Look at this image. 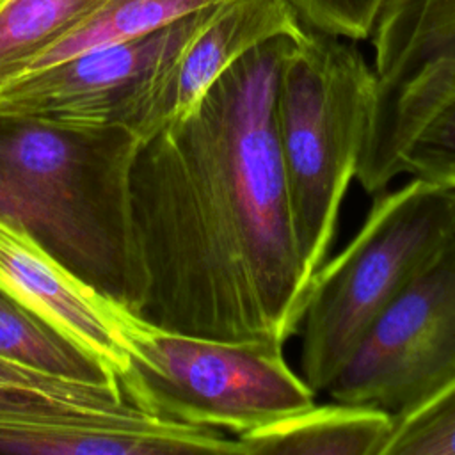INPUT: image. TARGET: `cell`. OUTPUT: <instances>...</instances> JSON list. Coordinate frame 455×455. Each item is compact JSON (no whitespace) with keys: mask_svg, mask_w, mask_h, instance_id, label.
Returning a JSON list of instances; mask_svg holds the SVG:
<instances>
[{"mask_svg":"<svg viewBox=\"0 0 455 455\" xmlns=\"http://www.w3.org/2000/svg\"><path fill=\"white\" fill-rule=\"evenodd\" d=\"M300 36L251 48L185 117L140 140L130 178L140 315L162 329L279 347L299 332L313 275L291 228L275 91Z\"/></svg>","mask_w":455,"mask_h":455,"instance_id":"obj_1","label":"cell"},{"mask_svg":"<svg viewBox=\"0 0 455 455\" xmlns=\"http://www.w3.org/2000/svg\"><path fill=\"white\" fill-rule=\"evenodd\" d=\"M140 140L124 126L0 117V217L139 315L146 283L130 178Z\"/></svg>","mask_w":455,"mask_h":455,"instance_id":"obj_2","label":"cell"},{"mask_svg":"<svg viewBox=\"0 0 455 455\" xmlns=\"http://www.w3.org/2000/svg\"><path fill=\"white\" fill-rule=\"evenodd\" d=\"M377 92L373 66L343 37L306 27L283 60L275 137L297 249L311 275L334 242Z\"/></svg>","mask_w":455,"mask_h":455,"instance_id":"obj_3","label":"cell"},{"mask_svg":"<svg viewBox=\"0 0 455 455\" xmlns=\"http://www.w3.org/2000/svg\"><path fill=\"white\" fill-rule=\"evenodd\" d=\"M455 238V185L414 178L382 190L354 235L313 274L297 336L299 373L325 393L355 347L425 265Z\"/></svg>","mask_w":455,"mask_h":455,"instance_id":"obj_4","label":"cell"},{"mask_svg":"<svg viewBox=\"0 0 455 455\" xmlns=\"http://www.w3.org/2000/svg\"><path fill=\"white\" fill-rule=\"evenodd\" d=\"M133 389L162 418L235 437L307 409L318 396L290 368L284 347L208 339L153 322L140 341Z\"/></svg>","mask_w":455,"mask_h":455,"instance_id":"obj_5","label":"cell"},{"mask_svg":"<svg viewBox=\"0 0 455 455\" xmlns=\"http://www.w3.org/2000/svg\"><path fill=\"white\" fill-rule=\"evenodd\" d=\"M220 4L0 84V117L76 130L124 126L146 139L158 128V100L172 64Z\"/></svg>","mask_w":455,"mask_h":455,"instance_id":"obj_6","label":"cell"},{"mask_svg":"<svg viewBox=\"0 0 455 455\" xmlns=\"http://www.w3.org/2000/svg\"><path fill=\"white\" fill-rule=\"evenodd\" d=\"M455 382V238L370 325L325 389L405 419Z\"/></svg>","mask_w":455,"mask_h":455,"instance_id":"obj_7","label":"cell"},{"mask_svg":"<svg viewBox=\"0 0 455 455\" xmlns=\"http://www.w3.org/2000/svg\"><path fill=\"white\" fill-rule=\"evenodd\" d=\"M0 290L119 379L135 398V361L151 322L87 283L27 229L2 217Z\"/></svg>","mask_w":455,"mask_h":455,"instance_id":"obj_8","label":"cell"},{"mask_svg":"<svg viewBox=\"0 0 455 455\" xmlns=\"http://www.w3.org/2000/svg\"><path fill=\"white\" fill-rule=\"evenodd\" d=\"M403 174L455 185V52L377 92L355 180L377 196Z\"/></svg>","mask_w":455,"mask_h":455,"instance_id":"obj_9","label":"cell"},{"mask_svg":"<svg viewBox=\"0 0 455 455\" xmlns=\"http://www.w3.org/2000/svg\"><path fill=\"white\" fill-rule=\"evenodd\" d=\"M304 30L290 0L222 2L172 64L158 100V128L185 117L206 89L251 48L270 37L300 36Z\"/></svg>","mask_w":455,"mask_h":455,"instance_id":"obj_10","label":"cell"},{"mask_svg":"<svg viewBox=\"0 0 455 455\" xmlns=\"http://www.w3.org/2000/svg\"><path fill=\"white\" fill-rule=\"evenodd\" d=\"M395 421L371 407L329 402L236 435L240 455H384Z\"/></svg>","mask_w":455,"mask_h":455,"instance_id":"obj_11","label":"cell"},{"mask_svg":"<svg viewBox=\"0 0 455 455\" xmlns=\"http://www.w3.org/2000/svg\"><path fill=\"white\" fill-rule=\"evenodd\" d=\"M108 0H4L0 4V84L89 20Z\"/></svg>","mask_w":455,"mask_h":455,"instance_id":"obj_12","label":"cell"},{"mask_svg":"<svg viewBox=\"0 0 455 455\" xmlns=\"http://www.w3.org/2000/svg\"><path fill=\"white\" fill-rule=\"evenodd\" d=\"M220 2L226 0H108L92 20L32 59L20 75L57 64L91 48L149 34L197 9Z\"/></svg>","mask_w":455,"mask_h":455,"instance_id":"obj_13","label":"cell"},{"mask_svg":"<svg viewBox=\"0 0 455 455\" xmlns=\"http://www.w3.org/2000/svg\"><path fill=\"white\" fill-rule=\"evenodd\" d=\"M32 403L87 411H119L132 403L140 405L123 384L59 375L0 352V407Z\"/></svg>","mask_w":455,"mask_h":455,"instance_id":"obj_14","label":"cell"},{"mask_svg":"<svg viewBox=\"0 0 455 455\" xmlns=\"http://www.w3.org/2000/svg\"><path fill=\"white\" fill-rule=\"evenodd\" d=\"M0 352L43 370L91 382L123 384L0 290ZM124 386V384H123ZM130 391V389H128Z\"/></svg>","mask_w":455,"mask_h":455,"instance_id":"obj_15","label":"cell"},{"mask_svg":"<svg viewBox=\"0 0 455 455\" xmlns=\"http://www.w3.org/2000/svg\"><path fill=\"white\" fill-rule=\"evenodd\" d=\"M384 455H455V382L395 423Z\"/></svg>","mask_w":455,"mask_h":455,"instance_id":"obj_16","label":"cell"},{"mask_svg":"<svg viewBox=\"0 0 455 455\" xmlns=\"http://www.w3.org/2000/svg\"><path fill=\"white\" fill-rule=\"evenodd\" d=\"M300 23L311 30L364 41L384 0H290Z\"/></svg>","mask_w":455,"mask_h":455,"instance_id":"obj_17","label":"cell"},{"mask_svg":"<svg viewBox=\"0 0 455 455\" xmlns=\"http://www.w3.org/2000/svg\"><path fill=\"white\" fill-rule=\"evenodd\" d=\"M2 2H4V0H0V4H2Z\"/></svg>","mask_w":455,"mask_h":455,"instance_id":"obj_18","label":"cell"}]
</instances>
